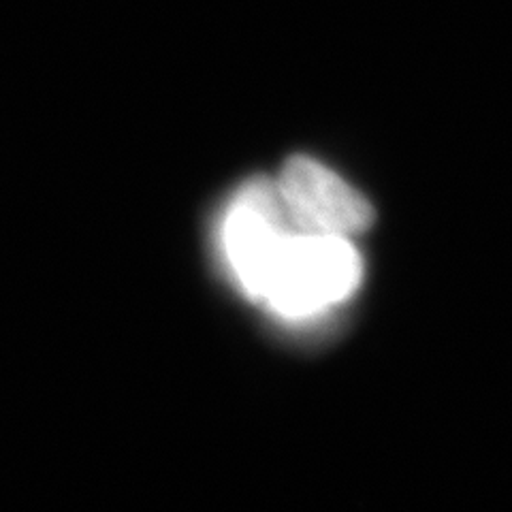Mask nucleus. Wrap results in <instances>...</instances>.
I'll return each instance as SVG.
<instances>
[{
	"label": "nucleus",
	"mask_w": 512,
	"mask_h": 512,
	"mask_svg": "<svg viewBox=\"0 0 512 512\" xmlns=\"http://www.w3.org/2000/svg\"><path fill=\"white\" fill-rule=\"evenodd\" d=\"M361 280L348 237L295 231L271 267L259 301L284 318H310L346 301Z\"/></svg>",
	"instance_id": "1"
},
{
	"label": "nucleus",
	"mask_w": 512,
	"mask_h": 512,
	"mask_svg": "<svg viewBox=\"0 0 512 512\" xmlns=\"http://www.w3.org/2000/svg\"><path fill=\"white\" fill-rule=\"evenodd\" d=\"M297 229L276 182L256 180L237 192L220 224V248L242 291L259 301L278 254Z\"/></svg>",
	"instance_id": "2"
},
{
	"label": "nucleus",
	"mask_w": 512,
	"mask_h": 512,
	"mask_svg": "<svg viewBox=\"0 0 512 512\" xmlns=\"http://www.w3.org/2000/svg\"><path fill=\"white\" fill-rule=\"evenodd\" d=\"M276 186L297 231L352 237L374 222L370 201L314 158H288Z\"/></svg>",
	"instance_id": "3"
}]
</instances>
